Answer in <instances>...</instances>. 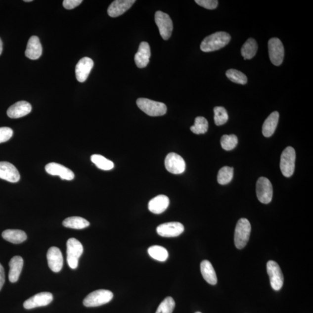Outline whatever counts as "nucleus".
Returning a JSON list of instances; mask_svg holds the SVG:
<instances>
[{"instance_id":"1","label":"nucleus","mask_w":313,"mask_h":313,"mask_svg":"<svg viewBox=\"0 0 313 313\" xmlns=\"http://www.w3.org/2000/svg\"><path fill=\"white\" fill-rule=\"evenodd\" d=\"M229 34L224 32H218L206 37L202 42L200 48L204 52L215 51L224 48L230 42Z\"/></svg>"},{"instance_id":"2","label":"nucleus","mask_w":313,"mask_h":313,"mask_svg":"<svg viewBox=\"0 0 313 313\" xmlns=\"http://www.w3.org/2000/svg\"><path fill=\"white\" fill-rule=\"evenodd\" d=\"M251 225L247 219L241 218L237 222L234 234V243L239 250L244 248L250 239Z\"/></svg>"},{"instance_id":"3","label":"nucleus","mask_w":313,"mask_h":313,"mask_svg":"<svg viewBox=\"0 0 313 313\" xmlns=\"http://www.w3.org/2000/svg\"><path fill=\"white\" fill-rule=\"evenodd\" d=\"M136 104L138 107L148 116L152 117L164 116L167 112L166 104L149 99H137Z\"/></svg>"},{"instance_id":"4","label":"nucleus","mask_w":313,"mask_h":313,"mask_svg":"<svg viewBox=\"0 0 313 313\" xmlns=\"http://www.w3.org/2000/svg\"><path fill=\"white\" fill-rule=\"evenodd\" d=\"M84 251L82 243L77 239L72 238L67 242V262L69 267L75 269L78 267L79 259Z\"/></svg>"},{"instance_id":"5","label":"nucleus","mask_w":313,"mask_h":313,"mask_svg":"<svg viewBox=\"0 0 313 313\" xmlns=\"http://www.w3.org/2000/svg\"><path fill=\"white\" fill-rule=\"evenodd\" d=\"M113 294L106 289H99L87 295L84 299L83 304L86 307H97L107 304L112 300Z\"/></svg>"},{"instance_id":"6","label":"nucleus","mask_w":313,"mask_h":313,"mask_svg":"<svg viewBox=\"0 0 313 313\" xmlns=\"http://www.w3.org/2000/svg\"><path fill=\"white\" fill-rule=\"evenodd\" d=\"M296 153L294 148L288 146L282 151L280 160V169L285 177H291L294 174L295 167Z\"/></svg>"},{"instance_id":"7","label":"nucleus","mask_w":313,"mask_h":313,"mask_svg":"<svg viewBox=\"0 0 313 313\" xmlns=\"http://www.w3.org/2000/svg\"><path fill=\"white\" fill-rule=\"evenodd\" d=\"M155 22L159 29L160 34L164 40L171 38L173 30V23L166 13L157 11L155 13Z\"/></svg>"},{"instance_id":"8","label":"nucleus","mask_w":313,"mask_h":313,"mask_svg":"<svg viewBox=\"0 0 313 313\" xmlns=\"http://www.w3.org/2000/svg\"><path fill=\"white\" fill-rule=\"evenodd\" d=\"M257 197L261 203L268 204L272 200V184L270 181L267 178L261 177L259 178L257 186H256Z\"/></svg>"},{"instance_id":"9","label":"nucleus","mask_w":313,"mask_h":313,"mask_svg":"<svg viewBox=\"0 0 313 313\" xmlns=\"http://www.w3.org/2000/svg\"><path fill=\"white\" fill-rule=\"evenodd\" d=\"M268 55L272 64L280 66L284 58V48L280 39L272 38L268 42Z\"/></svg>"},{"instance_id":"10","label":"nucleus","mask_w":313,"mask_h":313,"mask_svg":"<svg viewBox=\"0 0 313 313\" xmlns=\"http://www.w3.org/2000/svg\"><path fill=\"white\" fill-rule=\"evenodd\" d=\"M267 271L270 277V284L275 291L280 290L284 284V275L280 266L273 261H270L267 264Z\"/></svg>"},{"instance_id":"11","label":"nucleus","mask_w":313,"mask_h":313,"mask_svg":"<svg viewBox=\"0 0 313 313\" xmlns=\"http://www.w3.org/2000/svg\"><path fill=\"white\" fill-rule=\"evenodd\" d=\"M165 167L171 174H181L186 169V163L179 155L171 153L167 155L165 160Z\"/></svg>"},{"instance_id":"12","label":"nucleus","mask_w":313,"mask_h":313,"mask_svg":"<svg viewBox=\"0 0 313 313\" xmlns=\"http://www.w3.org/2000/svg\"><path fill=\"white\" fill-rule=\"evenodd\" d=\"M184 230L183 225L179 222H173L160 224L157 228L158 234L164 237L179 236Z\"/></svg>"},{"instance_id":"13","label":"nucleus","mask_w":313,"mask_h":313,"mask_svg":"<svg viewBox=\"0 0 313 313\" xmlns=\"http://www.w3.org/2000/svg\"><path fill=\"white\" fill-rule=\"evenodd\" d=\"M52 301L53 295L51 293L43 292L26 300L23 304V307L28 310L42 307L49 305Z\"/></svg>"},{"instance_id":"14","label":"nucleus","mask_w":313,"mask_h":313,"mask_svg":"<svg viewBox=\"0 0 313 313\" xmlns=\"http://www.w3.org/2000/svg\"><path fill=\"white\" fill-rule=\"evenodd\" d=\"M47 173L53 176H59L63 180H72L75 178V174L72 170L62 165L50 163L45 166Z\"/></svg>"},{"instance_id":"15","label":"nucleus","mask_w":313,"mask_h":313,"mask_svg":"<svg viewBox=\"0 0 313 313\" xmlns=\"http://www.w3.org/2000/svg\"><path fill=\"white\" fill-rule=\"evenodd\" d=\"M93 60L89 57L81 59L76 66V79L80 83L86 82L93 68Z\"/></svg>"},{"instance_id":"16","label":"nucleus","mask_w":313,"mask_h":313,"mask_svg":"<svg viewBox=\"0 0 313 313\" xmlns=\"http://www.w3.org/2000/svg\"><path fill=\"white\" fill-rule=\"evenodd\" d=\"M46 257L50 270L55 272H58L62 270L63 258L62 252L58 248H50L47 252Z\"/></svg>"},{"instance_id":"17","label":"nucleus","mask_w":313,"mask_h":313,"mask_svg":"<svg viewBox=\"0 0 313 313\" xmlns=\"http://www.w3.org/2000/svg\"><path fill=\"white\" fill-rule=\"evenodd\" d=\"M20 174L13 164L6 161L0 162V179L11 183H16L20 180Z\"/></svg>"},{"instance_id":"18","label":"nucleus","mask_w":313,"mask_h":313,"mask_svg":"<svg viewBox=\"0 0 313 313\" xmlns=\"http://www.w3.org/2000/svg\"><path fill=\"white\" fill-rule=\"evenodd\" d=\"M135 2V0H116L109 6L107 13L112 18H116L130 9Z\"/></svg>"},{"instance_id":"19","label":"nucleus","mask_w":313,"mask_h":313,"mask_svg":"<svg viewBox=\"0 0 313 313\" xmlns=\"http://www.w3.org/2000/svg\"><path fill=\"white\" fill-rule=\"evenodd\" d=\"M31 104L26 101H19L10 106L7 110V115L11 119H19L28 115L32 112Z\"/></svg>"},{"instance_id":"20","label":"nucleus","mask_w":313,"mask_h":313,"mask_svg":"<svg viewBox=\"0 0 313 313\" xmlns=\"http://www.w3.org/2000/svg\"><path fill=\"white\" fill-rule=\"evenodd\" d=\"M151 56L150 47L146 42L140 44L138 51L134 55V62L139 68L146 67L149 63Z\"/></svg>"},{"instance_id":"21","label":"nucleus","mask_w":313,"mask_h":313,"mask_svg":"<svg viewBox=\"0 0 313 313\" xmlns=\"http://www.w3.org/2000/svg\"><path fill=\"white\" fill-rule=\"evenodd\" d=\"M43 53L41 43L38 36H33L29 40L25 55L30 59L36 60L40 58Z\"/></svg>"},{"instance_id":"22","label":"nucleus","mask_w":313,"mask_h":313,"mask_svg":"<svg viewBox=\"0 0 313 313\" xmlns=\"http://www.w3.org/2000/svg\"><path fill=\"white\" fill-rule=\"evenodd\" d=\"M169 204V198L165 195H159L149 201L148 207L151 213L160 214L167 210Z\"/></svg>"},{"instance_id":"23","label":"nucleus","mask_w":313,"mask_h":313,"mask_svg":"<svg viewBox=\"0 0 313 313\" xmlns=\"http://www.w3.org/2000/svg\"><path fill=\"white\" fill-rule=\"evenodd\" d=\"M9 266V280L12 283H14L18 281L19 276L21 275L23 267V258L19 256H15L10 261Z\"/></svg>"},{"instance_id":"24","label":"nucleus","mask_w":313,"mask_h":313,"mask_svg":"<svg viewBox=\"0 0 313 313\" xmlns=\"http://www.w3.org/2000/svg\"><path fill=\"white\" fill-rule=\"evenodd\" d=\"M279 116L278 112L275 111L266 119L262 127V133L264 136L268 137L273 134L278 125Z\"/></svg>"},{"instance_id":"25","label":"nucleus","mask_w":313,"mask_h":313,"mask_svg":"<svg viewBox=\"0 0 313 313\" xmlns=\"http://www.w3.org/2000/svg\"><path fill=\"white\" fill-rule=\"evenodd\" d=\"M200 268L204 280L211 285L217 284L218 280L216 272L211 262L207 260L203 261L201 263Z\"/></svg>"},{"instance_id":"26","label":"nucleus","mask_w":313,"mask_h":313,"mask_svg":"<svg viewBox=\"0 0 313 313\" xmlns=\"http://www.w3.org/2000/svg\"><path fill=\"white\" fill-rule=\"evenodd\" d=\"M2 237L6 241L16 244L22 243L27 239L25 232L21 230H6L2 232Z\"/></svg>"},{"instance_id":"27","label":"nucleus","mask_w":313,"mask_h":313,"mask_svg":"<svg viewBox=\"0 0 313 313\" xmlns=\"http://www.w3.org/2000/svg\"><path fill=\"white\" fill-rule=\"evenodd\" d=\"M89 224L88 221L79 217L67 218L63 222L64 226L73 229H83L89 227Z\"/></svg>"},{"instance_id":"28","label":"nucleus","mask_w":313,"mask_h":313,"mask_svg":"<svg viewBox=\"0 0 313 313\" xmlns=\"http://www.w3.org/2000/svg\"><path fill=\"white\" fill-rule=\"evenodd\" d=\"M258 48L257 42L254 39H249L242 45L241 52L245 60L251 59L255 56Z\"/></svg>"},{"instance_id":"29","label":"nucleus","mask_w":313,"mask_h":313,"mask_svg":"<svg viewBox=\"0 0 313 313\" xmlns=\"http://www.w3.org/2000/svg\"><path fill=\"white\" fill-rule=\"evenodd\" d=\"M90 160L99 169L102 170L109 171L112 170L114 167V164L112 161L107 159L102 155L93 154L90 157Z\"/></svg>"},{"instance_id":"30","label":"nucleus","mask_w":313,"mask_h":313,"mask_svg":"<svg viewBox=\"0 0 313 313\" xmlns=\"http://www.w3.org/2000/svg\"><path fill=\"white\" fill-rule=\"evenodd\" d=\"M148 253L155 260L160 262L166 261L168 258V252L166 249L159 245L150 247L148 249Z\"/></svg>"},{"instance_id":"31","label":"nucleus","mask_w":313,"mask_h":313,"mask_svg":"<svg viewBox=\"0 0 313 313\" xmlns=\"http://www.w3.org/2000/svg\"><path fill=\"white\" fill-rule=\"evenodd\" d=\"M233 168L225 166L222 168L218 174V182L222 185L229 183L233 178Z\"/></svg>"},{"instance_id":"32","label":"nucleus","mask_w":313,"mask_h":313,"mask_svg":"<svg viewBox=\"0 0 313 313\" xmlns=\"http://www.w3.org/2000/svg\"><path fill=\"white\" fill-rule=\"evenodd\" d=\"M208 123L205 118L197 117L195 119L194 126L190 127V130L195 134H204L207 132Z\"/></svg>"},{"instance_id":"33","label":"nucleus","mask_w":313,"mask_h":313,"mask_svg":"<svg viewBox=\"0 0 313 313\" xmlns=\"http://www.w3.org/2000/svg\"><path fill=\"white\" fill-rule=\"evenodd\" d=\"M225 75L232 82L245 85L248 82L247 77L243 73L235 69L228 70Z\"/></svg>"},{"instance_id":"34","label":"nucleus","mask_w":313,"mask_h":313,"mask_svg":"<svg viewBox=\"0 0 313 313\" xmlns=\"http://www.w3.org/2000/svg\"><path fill=\"white\" fill-rule=\"evenodd\" d=\"M214 111L215 113L214 121L217 126H221L227 123L228 116L224 107L222 106L215 107Z\"/></svg>"},{"instance_id":"35","label":"nucleus","mask_w":313,"mask_h":313,"mask_svg":"<svg viewBox=\"0 0 313 313\" xmlns=\"http://www.w3.org/2000/svg\"><path fill=\"white\" fill-rule=\"evenodd\" d=\"M221 144L224 150H232L237 145L238 138L235 134H230V135L224 134L221 137Z\"/></svg>"},{"instance_id":"36","label":"nucleus","mask_w":313,"mask_h":313,"mask_svg":"<svg viewBox=\"0 0 313 313\" xmlns=\"http://www.w3.org/2000/svg\"><path fill=\"white\" fill-rule=\"evenodd\" d=\"M176 307V302L172 297H168L161 303L156 313H173Z\"/></svg>"},{"instance_id":"37","label":"nucleus","mask_w":313,"mask_h":313,"mask_svg":"<svg viewBox=\"0 0 313 313\" xmlns=\"http://www.w3.org/2000/svg\"><path fill=\"white\" fill-rule=\"evenodd\" d=\"M13 135V130L9 127L0 128V143L9 140Z\"/></svg>"},{"instance_id":"38","label":"nucleus","mask_w":313,"mask_h":313,"mask_svg":"<svg viewBox=\"0 0 313 313\" xmlns=\"http://www.w3.org/2000/svg\"><path fill=\"white\" fill-rule=\"evenodd\" d=\"M198 5L208 9H214L217 8L218 1L217 0H196Z\"/></svg>"},{"instance_id":"39","label":"nucleus","mask_w":313,"mask_h":313,"mask_svg":"<svg viewBox=\"0 0 313 313\" xmlns=\"http://www.w3.org/2000/svg\"><path fill=\"white\" fill-rule=\"evenodd\" d=\"M82 0H64L63 5L67 9H72L82 4Z\"/></svg>"},{"instance_id":"40","label":"nucleus","mask_w":313,"mask_h":313,"mask_svg":"<svg viewBox=\"0 0 313 313\" xmlns=\"http://www.w3.org/2000/svg\"><path fill=\"white\" fill-rule=\"evenodd\" d=\"M5 282V272L4 269L0 264V290L2 289Z\"/></svg>"},{"instance_id":"41","label":"nucleus","mask_w":313,"mask_h":313,"mask_svg":"<svg viewBox=\"0 0 313 313\" xmlns=\"http://www.w3.org/2000/svg\"><path fill=\"white\" fill-rule=\"evenodd\" d=\"M2 52V42L1 39H0V55H1Z\"/></svg>"},{"instance_id":"42","label":"nucleus","mask_w":313,"mask_h":313,"mask_svg":"<svg viewBox=\"0 0 313 313\" xmlns=\"http://www.w3.org/2000/svg\"><path fill=\"white\" fill-rule=\"evenodd\" d=\"M24 1L26 2H32V0H25Z\"/></svg>"},{"instance_id":"43","label":"nucleus","mask_w":313,"mask_h":313,"mask_svg":"<svg viewBox=\"0 0 313 313\" xmlns=\"http://www.w3.org/2000/svg\"><path fill=\"white\" fill-rule=\"evenodd\" d=\"M196 313H201V312H196Z\"/></svg>"}]
</instances>
